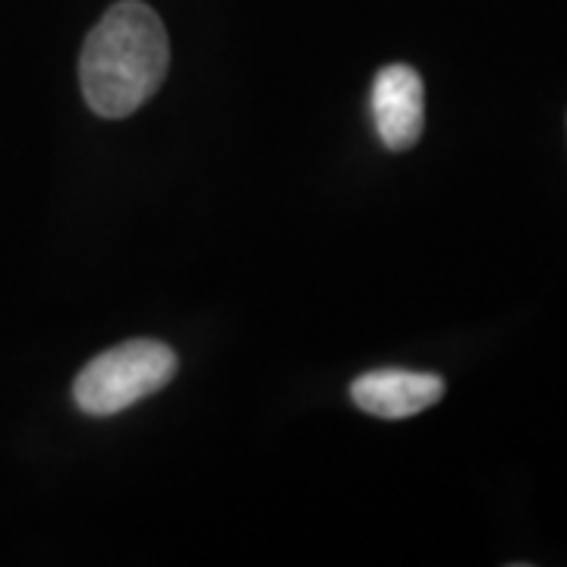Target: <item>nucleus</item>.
Here are the masks:
<instances>
[{
  "instance_id": "obj_3",
  "label": "nucleus",
  "mask_w": 567,
  "mask_h": 567,
  "mask_svg": "<svg viewBox=\"0 0 567 567\" xmlns=\"http://www.w3.org/2000/svg\"><path fill=\"white\" fill-rule=\"evenodd\" d=\"M372 117L379 140L391 152H406L420 142L425 123V89L413 66L391 63L379 70L372 82Z\"/></svg>"
},
{
  "instance_id": "obj_1",
  "label": "nucleus",
  "mask_w": 567,
  "mask_h": 567,
  "mask_svg": "<svg viewBox=\"0 0 567 567\" xmlns=\"http://www.w3.org/2000/svg\"><path fill=\"white\" fill-rule=\"evenodd\" d=\"M167 63L171 44L158 13L142 0H121L82 44V99L104 121H123L162 89Z\"/></svg>"
},
{
  "instance_id": "obj_4",
  "label": "nucleus",
  "mask_w": 567,
  "mask_h": 567,
  "mask_svg": "<svg viewBox=\"0 0 567 567\" xmlns=\"http://www.w3.org/2000/svg\"><path fill=\"white\" fill-rule=\"evenodd\" d=\"M442 394H445L442 375L410 372V369H375L350 385L353 404L379 420L416 416L432 404H439Z\"/></svg>"
},
{
  "instance_id": "obj_2",
  "label": "nucleus",
  "mask_w": 567,
  "mask_h": 567,
  "mask_svg": "<svg viewBox=\"0 0 567 567\" xmlns=\"http://www.w3.org/2000/svg\"><path fill=\"white\" fill-rule=\"evenodd\" d=\"M181 360L162 341H126L99 353L73 382V401L89 416H114L171 385Z\"/></svg>"
}]
</instances>
